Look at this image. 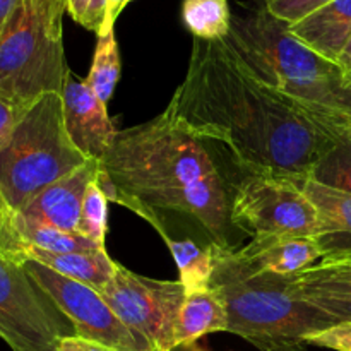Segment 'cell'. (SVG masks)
Wrapping results in <instances>:
<instances>
[{"label":"cell","instance_id":"cell-6","mask_svg":"<svg viewBox=\"0 0 351 351\" xmlns=\"http://www.w3.org/2000/svg\"><path fill=\"white\" fill-rule=\"evenodd\" d=\"M67 69L62 38L23 0L0 29V98L27 112L45 95L62 91Z\"/></svg>","mask_w":351,"mask_h":351},{"label":"cell","instance_id":"cell-16","mask_svg":"<svg viewBox=\"0 0 351 351\" xmlns=\"http://www.w3.org/2000/svg\"><path fill=\"white\" fill-rule=\"evenodd\" d=\"M290 31L321 57L338 64L339 55L351 38V0H335L290 26Z\"/></svg>","mask_w":351,"mask_h":351},{"label":"cell","instance_id":"cell-18","mask_svg":"<svg viewBox=\"0 0 351 351\" xmlns=\"http://www.w3.org/2000/svg\"><path fill=\"white\" fill-rule=\"evenodd\" d=\"M160 235L173 256L178 273H180L178 281L184 285L185 293L209 288L213 271H215L211 245L201 247L192 239H171L167 232H161Z\"/></svg>","mask_w":351,"mask_h":351},{"label":"cell","instance_id":"cell-35","mask_svg":"<svg viewBox=\"0 0 351 351\" xmlns=\"http://www.w3.org/2000/svg\"><path fill=\"white\" fill-rule=\"evenodd\" d=\"M5 204H3V201H2V197H0V223H2V219H3V216H5Z\"/></svg>","mask_w":351,"mask_h":351},{"label":"cell","instance_id":"cell-31","mask_svg":"<svg viewBox=\"0 0 351 351\" xmlns=\"http://www.w3.org/2000/svg\"><path fill=\"white\" fill-rule=\"evenodd\" d=\"M23 0H0V29L3 27V24L9 21V17L12 16L14 10L21 5Z\"/></svg>","mask_w":351,"mask_h":351},{"label":"cell","instance_id":"cell-20","mask_svg":"<svg viewBox=\"0 0 351 351\" xmlns=\"http://www.w3.org/2000/svg\"><path fill=\"white\" fill-rule=\"evenodd\" d=\"M182 19L194 38L225 40L232 24V9L228 0H184Z\"/></svg>","mask_w":351,"mask_h":351},{"label":"cell","instance_id":"cell-4","mask_svg":"<svg viewBox=\"0 0 351 351\" xmlns=\"http://www.w3.org/2000/svg\"><path fill=\"white\" fill-rule=\"evenodd\" d=\"M223 41L254 77L288 96L298 110L324 106L341 88L339 65L302 43L269 12L266 0L237 2Z\"/></svg>","mask_w":351,"mask_h":351},{"label":"cell","instance_id":"cell-28","mask_svg":"<svg viewBox=\"0 0 351 351\" xmlns=\"http://www.w3.org/2000/svg\"><path fill=\"white\" fill-rule=\"evenodd\" d=\"M41 23L53 36L62 38V19L67 12L65 0H31Z\"/></svg>","mask_w":351,"mask_h":351},{"label":"cell","instance_id":"cell-26","mask_svg":"<svg viewBox=\"0 0 351 351\" xmlns=\"http://www.w3.org/2000/svg\"><path fill=\"white\" fill-rule=\"evenodd\" d=\"M72 19L96 34L101 31L108 10V0H65Z\"/></svg>","mask_w":351,"mask_h":351},{"label":"cell","instance_id":"cell-12","mask_svg":"<svg viewBox=\"0 0 351 351\" xmlns=\"http://www.w3.org/2000/svg\"><path fill=\"white\" fill-rule=\"evenodd\" d=\"M98 175L99 161L88 160L67 177L48 185L17 213L64 232L77 233L75 230L81 218L86 192L93 182L98 180Z\"/></svg>","mask_w":351,"mask_h":351},{"label":"cell","instance_id":"cell-19","mask_svg":"<svg viewBox=\"0 0 351 351\" xmlns=\"http://www.w3.org/2000/svg\"><path fill=\"white\" fill-rule=\"evenodd\" d=\"M293 283L305 293L351 298V252L324 256L314 267L293 276Z\"/></svg>","mask_w":351,"mask_h":351},{"label":"cell","instance_id":"cell-17","mask_svg":"<svg viewBox=\"0 0 351 351\" xmlns=\"http://www.w3.org/2000/svg\"><path fill=\"white\" fill-rule=\"evenodd\" d=\"M223 331H228V314L219 295L213 288L185 293L178 314L175 345H192L202 336Z\"/></svg>","mask_w":351,"mask_h":351},{"label":"cell","instance_id":"cell-33","mask_svg":"<svg viewBox=\"0 0 351 351\" xmlns=\"http://www.w3.org/2000/svg\"><path fill=\"white\" fill-rule=\"evenodd\" d=\"M171 351H208L206 348H202V346H199L197 343H192V345H184V346H177L175 350Z\"/></svg>","mask_w":351,"mask_h":351},{"label":"cell","instance_id":"cell-27","mask_svg":"<svg viewBox=\"0 0 351 351\" xmlns=\"http://www.w3.org/2000/svg\"><path fill=\"white\" fill-rule=\"evenodd\" d=\"M307 345L335 351H351V322H339L307 339Z\"/></svg>","mask_w":351,"mask_h":351},{"label":"cell","instance_id":"cell-14","mask_svg":"<svg viewBox=\"0 0 351 351\" xmlns=\"http://www.w3.org/2000/svg\"><path fill=\"white\" fill-rule=\"evenodd\" d=\"M14 263L21 264L23 261H34L43 264L48 269L88 285L93 290L99 291L112 281L115 276L119 263L108 256L106 250H95V252H47L36 247H21L9 256H3Z\"/></svg>","mask_w":351,"mask_h":351},{"label":"cell","instance_id":"cell-10","mask_svg":"<svg viewBox=\"0 0 351 351\" xmlns=\"http://www.w3.org/2000/svg\"><path fill=\"white\" fill-rule=\"evenodd\" d=\"M21 266L71 321L77 336L117 351H153L149 343L130 331L91 287L69 280L34 261H23Z\"/></svg>","mask_w":351,"mask_h":351},{"label":"cell","instance_id":"cell-34","mask_svg":"<svg viewBox=\"0 0 351 351\" xmlns=\"http://www.w3.org/2000/svg\"><path fill=\"white\" fill-rule=\"evenodd\" d=\"M341 86H343V88H351V69L348 72H345V74H343Z\"/></svg>","mask_w":351,"mask_h":351},{"label":"cell","instance_id":"cell-8","mask_svg":"<svg viewBox=\"0 0 351 351\" xmlns=\"http://www.w3.org/2000/svg\"><path fill=\"white\" fill-rule=\"evenodd\" d=\"M74 326L21 264L0 256V338L12 351H57Z\"/></svg>","mask_w":351,"mask_h":351},{"label":"cell","instance_id":"cell-32","mask_svg":"<svg viewBox=\"0 0 351 351\" xmlns=\"http://www.w3.org/2000/svg\"><path fill=\"white\" fill-rule=\"evenodd\" d=\"M338 65H339V69L343 71V74H345V72H348L351 69V38L348 40V43H346V47L343 48L341 55H339Z\"/></svg>","mask_w":351,"mask_h":351},{"label":"cell","instance_id":"cell-21","mask_svg":"<svg viewBox=\"0 0 351 351\" xmlns=\"http://www.w3.org/2000/svg\"><path fill=\"white\" fill-rule=\"evenodd\" d=\"M96 36H98V41H96L93 64L86 81L98 95V98L108 105L120 77L119 45H117L113 27L99 31Z\"/></svg>","mask_w":351,"mask_h":351},{"label":"cell","instance_id":"cell-1","mask_svg":"<svg viewBox=\"0 0 351 351\" xmlns=\"http://www.w3.org/2000/svg\"><path fill=\"white\" fill-rule=\"evenodd\" d=\"M170 105L189 132L225 146L247 173L302 184L336 144L288 96L254 77L223 40L194 38Z\"/></svg>","mask_w":351,"mask_h":351},{"label":"cell","instance_id":"cell-7","mask_svg":"<svg viewBox=\"0 0 351 351\" xmlns=\"http://www.w3.org/2000/svg\"><path fill=\"white\" fill-rule=\"evenodd\" d=\"M232 221L252 239L317 237L319 213L300 184L242 171L232 197Z\"/></svg>","mask_w":351,"mask_h":351},{"label":"cell","instance_id":"cell-9","mask_svg":"<svg viewBox=\"0 0 351 351\" xmlns=\"http://www.w3.org/2000/svg\"><path fill=\"white\" fill-rule=\"evenodd\" d=\"M98 293L130 331L149 343L153 351L177 348L175 332L185 298L180 281L153 280L119 264L115 276Z\"/></svg>","mask_w":351,"mask_h":351},{"label":"cell","instance_id":"cell-29","mask_svg":"<svg viewBox=\"0 0 351 351\" xmlns=\"http://www.w3.org/2000/svg\"><path fill=\"white\" fill-rule=\"evenodd\" d=\"M26 115V110L10 105L3 98H0V149L9 143L12 132L16 130L17 123Z\"/></svg>","mask_w":351,"mask_h":351},{"label":"cell","instance_id":"cell-13","mask_svg":"<svg viewBox=\"0 0 351 351\" xmlns=\"http://www.w3.org/2000/svg\"><path fill=\"white\" fill-rule=\"evenodd\" d=\"M237 250L252 267L276 276H297L324 257V250L314 237L252 239L249 245Z\"/></svg>","mask_w":351,"mask_h":351},{"label":"cell","instance_id":"cell-15","mask_svg":"<svg viewBox=\"0 0 351 351\" xmlns=\"http://www.w3.org/2000/svg\"><path fill=\"white\" fill-rule=\"evenodd\" d=\"M319 213L317 242L324 256L351 252V194L307 178L300 184Z\"/></svg>","mask_w":351,"mask_h":351},{"label":"cell","instance_id":"cell-22","mask_svg":"<svg viewBox=\"0 0 351 351\" xmlns=\"http://www.w3.org/2000/svg\"><path fill=\"white\" fill-rule=\"evenodd\" d=\"M335 141L351 136V88H339L324 106L300 110Z\"/></svg>","mask_w":351,"mask_h":351},{"label":"cell","instance_id":"cell-25","mask_svg":"<svg viewBox=\"0 0 351 351\" xmlns=\"http://www.w3.org/2000/svg\"><path fill=\"white\" fill-rule=\"evenodd\" d=\"M331 2L335 0H266V5L274 17L293 26Z\"/></svg>","mask_w":351,"mask_h":351},{"label":"cell","instance_id":"cell-23","mask_svg":"<svg viewBox=\"0 0 351 351\" xmlns=\"http://www.w3.org/2000/svg\"><path fill=\"white\" fill-rule=\"evenodd\" d=\"M311 178L351 194V136L336 141L335 146L315 165Z\"/></svg>","mask_w":351,"mask_h":351},{"label":"cell","instance_id":"cell-5","mask_svg":"<svg viewBox=\"0 0 351 351\" xmlns=\"http://www.w3.org/2000/svg\"><path fill=\"white\" fill-rule=\"evenodd\" d=\"M86 161L65 130L60 93H48L27 110L0 149V197L5 209L21 211Z\"/></svg>","mask_w":351,"mask_h":351},{"label":"cell","instance_id":"cell-24","mask_svg":"<svg viewBox=\"0 0 351 351\" xmlns=\"http://www.w3.org/2000/svg\"><path fill=\"white\" fill-rule=\"evenodd\" d=\"M108 197L99 187L98 180L89 185L86 192L84 202H82L81 218H79L77 230L75 232L84 239L91 240L96 245L105 247L106 239V221H108Z\"/></svg>","mask_w":351,"mask_h":351},{"label":"cell","instance_id":"cell-11","mask_svg":"<svg viewBox=\"0 0 351 351\" xmlns=\"http://www.w3.org/2000/svg\"><path fill=\"white\" fill-rule=\"evenodd\" d=\"M65 130L72 144L88 160H101L119 130L113 127L106 103L98 98L86 79L67 69L60 91Z\"/></svg>","mask_w":351,"mask_h":351},{"label":"cell","instance_id":"cell-3","mask_svg":"<svg viewBox=\"0 0 351 351\" xmlns=\"http://www.w3.org/2000/svg\"><path fill=\"white\" fill-rule=\"evenodd\" d=\"M211 249L215 271L209 288L226 307V332L261 351H300L311 336L338 324L297 290L293 276L263 273L237 249Z\"/></svg>","mask_w":351,"mask_h":351},{"label":"cell","instance_id":"cell-2","mask_svg":"<svg viewBox=\"0 0 351 351\" xmlns=\"http://www.w3.org/2000/svg\"><path fill=\"white\" fill-rule=\"evenodd\" d=\"M206 143L178 122L168 103L154 119L117 132L99 160V187L108 201L149 225L160 221L163 213H171L192 223L209 245L235 249V182L221 173Z\"/></svg>","mask_w":351,"mask_h":351},{"label":"cell","instance_id":"cell-30","mask_svg":"<svg viewBox=\"0 0 351 351\" xmlns=\"http://www.w3.org/2000/svg\"><path fill=\"white\" fill-rule=\"evenodd\" d=\"M57 351H117L110 346L101 345V343L89 341V339L81 338V336H65L58 343Z\"/></svg>","mask_w":351,"mask_h":351}]
</instances>
